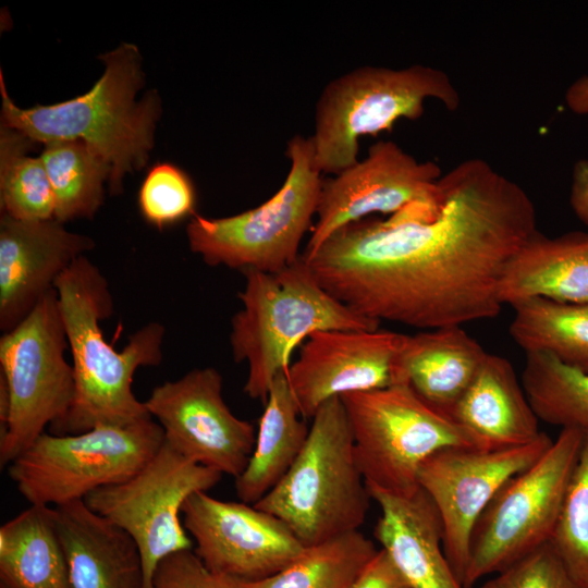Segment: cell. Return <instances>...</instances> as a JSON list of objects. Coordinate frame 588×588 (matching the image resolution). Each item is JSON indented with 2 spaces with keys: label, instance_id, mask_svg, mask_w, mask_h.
<instances>
[{
  "label": "cell",
  "instance_id": "cell-1",
  "mask_svg": "<svg viewBox=\"0 0 588 588\" xmlns=\"http://www.w3.org/2000/svg\"><path fill=\"white\" fill-rule=\"evenodd\" d=\"M439 196L388 219L366 218L301 256L355 314L421 329L493 318L505 269L538 231L524 188L482 159L439 180Z\"/></svg>",
  "mask_w": 588,
  "mask_h": 588
},
{
  "label": "cell",
  "instance_id": "cell-2",
  "mask_svg": "<svg viewBox=\"0 0 588 588\" xmlns=\"http://www.w3.org/2000/svg\"><path fill=\"white\" fill-rule=\"evenodd\" d=\"M53 289L71 348L75 390L70 408L48 432L76 434L151 417L133 393L132 382L139 367L161 363L164 327L149 322L130 336L122 351H115L100 327L113 313L109 283L85 255L57 279Z\"/></svg>",
  "mask_w": 588,
  "mask_h": 588
},
{
  "label": "cell",
  "instance_id": "cell-3",
  "mask_svg": "<svg viewBox=\"0 0 588 588\" xmlns=\"http://www.w3.org/2000/svg\"><path fill=\"white\" fill-rule=\"evenodd\" d=\"M100 59L105 72L90 90L71 100L28 109L11 100L1 73V118L2 125L33 142H83L109 164V187L119 194L124 175L143 168L148 159L160 100L152 91L135 100L143 73L134 45L122 44Z\"/></svg>",
  "mask_w": 588,
  "mask_h": 588
},
{
  "label": "cell",
  "instance_id": "cell-4",
  "mask_svg": "<svg viewBox=\"0 0 588 588\" xmlns=\"http://www.w3.org/2000/svg\"><path fill=\"white\" fill-rule=\"evenodd\" d=\"M245 285L238 293L242 308L231 318L232 357L246 362L243 388L266 402L275 377L287 372L294 350L322 330H376L380 322L362 317L329 294L302 257L270 273L243 270Z\"/></svg>",
  "mask_w": 588,
  "mask_h": 588
},
{
  "label": "cell",
  "instance_id": "cell-5",
  "mask_svg": "<svg viewBox=\"0 0 588 588\" xmlns=\"http://www.w3.org/2000/svg\"><path fill=\"white\" fill-rule=\"evenodd\" d=\"M370 499L338 396L319 407L301 454L254 505L282 520L307 548L357 531Z\"/></svg>",
  "mask_w": 588,
  "mask_h": 588
},
{
  "label": "cell",
  "instance_id": "cell-6",
  "mask_svg": "<svg viewBox=\"0 0 588 588\" xmlns=\"http://www.w3.org/2000/svg\"><path fill=\"white\" fill-rule=\"evenodd\" d=\"M434 98L449 111L461 98L445 72L422 64L394 70L365 65L329 82L322 89L310 136L320 172L339 174L358 162V139L390 131L405 118L417 120Z\"/></svg>",
  "mask_w": 588,
  "mask_h": 588
},
{
  "label": "cell",
  "instance_id": "cell-7",
  "mask_svg": "<svg viewBox=\"0 0 588 588\" xmlns=\"http://www.w3.org/2000/svg\"><path fill=\"white\" fill-rule=\"evenodd\" d=\"M291 167L279 191L256 208L224 218L195 213L186 226L189 248L211 267L279 272L301 258L299 245L317 213L323 180L311 137L293 136Z\"/></svg>",
  "mask_w": 588,
  "mask_h": 588
},
{
  "label": "cell",
  "instance_id": "cell-8",
  "mask_svg": "<svg viewBox=\"0 0 588 588\" xmlns=\"http://www.w3.org/2000/svg\"><path fill=\"white\" fill-rule=\"evenodd\" d=\"M340 399L367 488L412 495L420 488L421 463L434 452L451 446L487 450L406 384L346 393Z\"/></svg>",
  "mask_w": 588,
  "mask_h": 588
},
{
  "label": "cell",
  "instance_id": "cell-9",
  "mask_svg": "<svg viewBox=\"0 0 588 588\" xmlns=\"http://www.w3.org/2000/svg\"><path fill=\"white\" fill-rule=\"evenodd\" d=\"M163 443L152 417L76 434L46 431L8 465L9 476L30 505L59 506L127 480Z\"/></svg>",
  "mask_w": 588,
  "mask_h": 588
},
{
  "label": "cell",
  "instance_id": "cell-10",
  "mask_svg": "<svg viewBox=\"0 0 588 588\" xmlns=\"http://www.w3.org/2000/svg\"><path fill=\"white\" fill-rule=\"evenodd\" d=\"M69 346L57 293L48 292L33 310L0 339V390L8 416L0 428V464L8 466L62 418L75 390L64 358Z\"/></svg>",
  "mask_w": 588,
  "mask_h": 588
},
{
  "label": "cell",
  "instance_id": "cell-11",
  "mask_svg": "<svg viewBox=\"0 0 588 588\" xmlns=\"http://www.w3.org/2000/svg\"><path fill=\"white\" fill-rule=\"evenodd\" d=\"M583 436L581 429H562L534 464L497 492L474 526L463 588L551 540Z\"/></svg>",
  "mask_w": 588,
  "mask_h": 588
},
{
  "label": "cell",
  "instance_id": "cell-12",
  "mask_svg": "<svg viewBox=\"0 0 588 588\" xmlns=\"http://www.w3.org/2000/svg\"><path fill=\"white\" fill-rule=\"evenodd\" d=\"M222 474L196 464L163 443L155 456L127 480L101 487L84 502L135 541L142 558L144 588H151L159 562L193 549L182 509L194 493L207 492Z\"/></svg>",
  "mask_w": 588,
  "mask_h": 588
},
{
  "label": "cell",
  "instance_id": "cell-13",
  "mask_svg": "<svg viewBox=\"0 0 588 588\" xmlns=\"http://www.w3.org/2000/svg\"><path fill=\"white\" fill-rule=\"evenodd\" d=\"M552 441L541 432L527 444L506 449L451 446L421 463L418 485L438 511L443 552L462 586L477 519L501 487L534 464Z\"/></svg>",
  "mask_w": 588,
  "mask_h": 588
},
{
  "label": "cell",
  "instance_id": "cell-14",
  "mask_svg": "<svg viewBox=\"0 0 588 588\" xmlns=\"http://www.w3.org/2000/svg\"><path fill=\"white\" fill-rule=\"evenodd\" d=\"M222 387L216 368H196L157 385L144 403L161 426L167 445L196 464L236 478L247 466L256 434L252 422L231 412Z\"/></svg>",
  "mask_w": 588,
  "mask_h": 588
},
{
  "label": "cell",
  "instance_id": "cell-15",
  "mask_svg": "<svg viewBox=\"0 0 588 588\" xmlns=\"http://www.w3.org/2000/svg\"><path fill=\"white\" fill-rule=\"evenodd\" d=\"M183 524L196 554L213 572L257 581L275 575L306 549L278 517L254 504L192 494L182 509Z\"/></svg>",
  "mask_w": 588,
  "mask_h": 588
},
{
  "label": "cell",
  "instance_id": "cell-16",
  "mask_svg": "<svg viewBox=\"0 0 588 588\" xmlns=\"http://www.w3.org/2000/svg\"><path fill=\"white\" fill-rule=\"evenodd\" d=\"M440 167L418 161L391 140L372 145L367 157L323 180L317 221L303 256L316 252L342 226L373 213L395 215L439 196Z\"/></svg>",
  "mask_w": 588,
  "mask_h": 588
},
{
  "label": "cell",
  "instance_id": "cell-17",
  "mask_svg": "<svg viewBox=\"0 0 588 588\" xmlns=\"http://www.w3.org/2000/svg\"><path fill=\"white\" fill-rule=\"evenodd\" d=\"M406 334L380 330H322L302 344L286 376L304 419L332 397L396 382Z\"/></svg>",
  "mask_w": 588,
  "mask_h": 588
},
{
  "label": "cell",
  "instance_id": "cell-18",
  "mask_svg": "<svg viewBox=\"0 0 588 588\" xmlns=\"http://www.w3.org/2000/svg\"><path fill=\"white\" fill-rule=\"evenodd\" d=\"M94 241L56 219L0 218V329L15 328Z\"/></svg>",
  "mask_w": 588,
  "mask_h": 588
},
{
  "label": "cell",
  "instance_id": "cell-19",
  "mask_svg": "<svg viewBox=\"0 0 588 588\" xmlns=\"http://www.w3.org/2000/svg\"><path fill=\"white\" fill-rule=\"evenodd\" d=\"M51 509L72 588H144L140 553L127 532L84 500Z\"/></svg>",
  "mask_w": 588,
  "mask_h": 588
},
{
  "label": "cell",
  "instance_id": "cell-20",
  "mask_svg": "<svg viewBox=\"0 0 588 588\" xmlns=\"http://www.w3.org/2000/svg\"><path fill=\"white\" fill-rule=\"evenodd\" d=\"M367 489L381 512L373 535L411 588H463L443 552L429 495L421 488L407 497Z\"/></svg>",
  "mask_w": 588,
  "mask_h": 588
},
{
  "label": "cell",
  "instance_id": "cell-21",
  "mask_svg": "<svg viewBox=\"0 0 588 588\" xmlns=\"http://www.w3.org/2000/svg\"><path fill=\"white\" fill-rule=\"evenodd\" d=\"M449 417L487 450L527 444L542 432L511 363L489 353Z\"/></svg>",
  "mask_w": 588,
  "mask_h": 588
},
{
  "label": "cell",
  "instance_id": "cell-22",
  "mask_svg": "<svg viewBox=\"0 0 588 588\" xmlns=\"http://www.w3.org/2000/svg\"><path fill=\"white\" fill-rule=\"evenodd\" d=\"M487 354L461 326L406 334L395 384L408 385L424 402L449 416Z\"/></svg>",
  "mask_w": 588,
  "mask_h": 588
},
{
  "label": "cell",
  "instance_id": "cell-23",
  "mask_svg": "<svg viewBox=\"0 0 588 588\" xmlns=\"http://www.w3.org/2000/svg\"><path fill=\"white\" fill-rule=\"evenodd\" d=\"M535 297L588 303V232L549 237L537 231L514 255L499 298L513 306Z\"/></svg>",
  "mask_w": 588,
  "mask_h": 588
},
{
  "label": "cell",
  "instance_id": "cell-24",
  "mask_svg": "<svg viewBox=\"0 0 588 588\" xmlns=\"http://www.w3.org/2000/svg\"><path fill=\"white\" fill-rule=\"evenodd\" d=\"M308 433L309 428L299 413L286 371L280 372L265 402L250 458L235 478L240 501L255 504L262 499L296 461Z\"/></svg>",
  "mask_w": 588,
  "mask_h": 588
},
{
  "label": "cell",
  "instance_id": "cell-25",
  "mask_svg": "<svg viewBox=\"0 0 588 588\" xmlns=\"http://www.w3.org/2000/svg\"><path fill=\"white\" fill-rule=\"evenodd\" d=\"M0 584L7 588H72L50 506L30 505L1 526Z\"/></svg>",
  "mask_w": 588,
  "mask_h": 588
},
{
  "label": "cell",
  "instance_id": "cell-26",
  "mask_svg": "<svg viewBox=\"0 0 588 588\" xmlns=\"http://www.w3.org/2000/svg\"><path fill=\"white\" fill-rule=\"evenodd\" d=\"M512 307L510 333L526 354H549L588 373V303L535 297Z\"/></svg>",
  "mask_w": 588,
  "mask_h": 588
},
{
  "label": "cell",
  "instance_id": "cell-27",
  "mask_svg": "<svg viewBox=\"0 0 588 588\" xmlns=\"http://www.w3.org/2000/svg\"><path fill=\"white\" fill-rule=\"evenodd\" d=\"M40 158L54 195V219L91 218L102 204L109 164L79 140L47 144Z\"/></svg>",
  "mask_w": 588,
  "mask_h": 588
},
{
  "label": "cell",
  "instance_id": "cell-28",
  "mask_svg": "<svg viewBox=\"0 0 588 588\" xmlns=\"http://www.w3.org/2000/svg\"><path fill=\"white\" fill-rule=\"evenodd\" d=\"M379 550L359 530L307 547L289 566L245 588H347Z\"/></svg>",
  "mask_w": 588,
  "mask_h": 588
},
{
  "label": "cell",
  "instance_id": "cell-29",
  "mask_svg": "<svg viewBox=\"0 0 588 588\" xmlns=\"http://www.w3.org/2000/svg\"><path fill=\"white\" fill-rule=\"evenodd\" d=\"M522 385L539 420L588 429V373L543 353H527Z\"/></svg>",
  "mask_w": 588,
  "mask_h": 588
},
{
  "label": "cell",
  "instance_id": "cell-30",
  "mask_svg": "<svg viewBox=\"0 0 588 588\" xmlns=\"http://www.w3.org/2000/svg\"><path fill=\"white\" fill-rule=\"evenodd\" d=\"M30 139L1 127V213L17 220L54 219V195L41 158L26 156Z\"/></svg>",
  "mask_w": 588,
  "mask_h": 588
},
{
  "label": "cell",
  "instance_id": "cell-31",
  "mask_svg": "<svg viewBox=\"0 0 588 588\" xmlns=\"http://www.w3.org/2000/svg\"><path fill=\"white\" fill-rule=\"evenodd\" d=\"M550 542L574 580L588 588V429Z\"/></svg>",
  "mask_w": 588,
  "mask_h": 588
},
{
  "label": "cell",
  "instance_id": "cell-32",
  "mask_svg": "<svg viewBox=\"0 0 588 588\" xmlns=\"http://www.w3.org/2000/svg\"><path fill=\"white\" fill-rule=\"evenodd\" d=\"M196 193L191 179L172 163L155 164L138 192L143 218L158 229L195 215Z\"/></svg>",
  "mask_w": 588,
  "mask_h": 588
},
{
  "label": "cell",
  "instance_id": "cell-33",
  "mask_svg": "<svg viewBox=\"0 0 588 588\" xmlns=\"http://www.w3.org/2000/svg\"><path fill=\"white\" fill-rule=\"evenodd\" d=\"M479 588H581L551 542H547L485 581Z\"/></svg>",
  "mask_w": 588,
  "mask_h": 588
},
{
  "label": "cell",
  "instance_id": "cell-34",
  "mask_svg": "<svg viewBox=\"0 0 588 588\" xmlns=\"http://www.w3.org/2000/svg\"><path fill=\"white\" fill-rule=\"evenodd\" d=\"M151 588H245L244 581L210 569L194 549L174 552L156 567Z\"/></svg>",
  "mask_w": 588,
  "mask_h": 588
},
{
  "label": "cell",
  "instance_id": "cell-35",
  "mask_svg": "<svg viewBox=\"0 0 588 588\" xmlns=\"http://www.w3.org/2000/svg\"><path fill=\"white\" fill-rule=\"evenodd\" d=\"M347 588H411L389 554L380 549Z\"/></svg>",
  "mask_w": 588,
  "mask_h": 588
},
{
  "label": "cell",
  "instance_id": "cell-36",
  "mask_svg": "<svg viewBox=\"0 0 588 588\" xmlns=\"http://www.w3.org/2000/svg\"><path fill=\"white\" fill-rule=\"evenodd\" d=\"M568 108L577 114L588 113V76H581L574 82L565 94Z\"/></svg>",
  "mask_w": 588,
  "mask_h": 588
},
{
  "label": "cell",
  "instance_id": "cell-37",
  "mask_svg": "<svg viewBox=\"0 0 588 588\" xmlns=\"http://www.w3.org/2000/svg\"><path fill=\"white\" fill-rule=\"evenodd\" d=\"M0 588H7V587L0 584Z\"/></svg>",
  "mask_w": 588,
  "mask_h": 588
}]
</instances>
